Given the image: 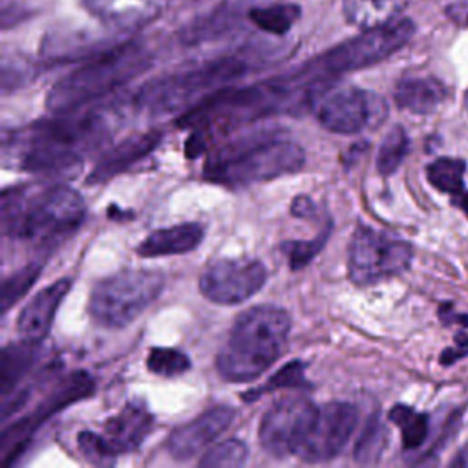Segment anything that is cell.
<instances>
[{"label": "cell", "mask_w": 468, "mask_h": 468, "mask_svg": "<svg viewBox=\"0 0 468 468\" xmlns=\"http://www.w3.org/2000/svg\"><path fill=\"white\" fill-rule=\"evenodd\" d=\"M110 135L112 121L103 112L39 121L26 132L21 169L45 178H72L83 169L85 155Z\"/></svg>", "instance_id": "6da1fadb"}, {"label": "cell", "mask_w": 468, "mask_h": 468, "mask_svg": "<svg viewBox=\"0 0 468 468\" xmlns=\"http://www.w3.org/2000/svg\"><path fill=\"white\" fill-rule=\"evenodd\" d=\"M86 218L83 196L55 185L35 194L6 189L3 194V231L8 238L35 249H52L79 231Z\"/></svg>", "instance_id": "7a4b0ae2"}, {"label": "cell", "mask_w": 468, "mask_h": 468, "mask_svg": "<svg viewBox=\"0 0 468 468\" xmlns=\"http://www.w3.org/2000/svg\"><path fill=\"white\" fill-rule=\"evenodd\" d=\"M304 148L278 132L242 137L211 155L204 180L227 189L265 184L304 169Z\"/></svg>", "instance_id": "3957f363"}, {"label": "cell", "mask_w": 468, "mask_h": 468, "mask_svg": "<svg viewBox=\"0 0 468 468\" xmlns=\"http://www.w3.org/2000/svg\"><path fill=\"white\" fill-rule=\"evenodd\" d=\"M291 317L276 305H254L234 321L216 370L227 383H249L264 375L284 353Z\"/></svg>", "instance_id": "277c9868"}, {"label": "cell", "mask_w": 468, "mask_h": 468, "mask_svg": "<svg viewBox=\"0 0 468 468\" xmlns=\"http://www.w3.org/2000/svg\"><path fill=\"white\" fill-rule=\"evenodd\" d=\"M152 65L154 52L144 41L121 43L59 79L48 92L46 106L57 115L72 114L139 77Z\"/></svg>", "instance_id": "5b68a950"}, {"label": "cell", "mask_w": 468, "mask_h": 468, "mask_svg": "<svg viewBox=\"0 0 468 468\" xmlns=\"http://www.w3.org/2000/svg\"><path fill=\"white\" fill-rule=\"evenodd\" d=\"M249 63L240 57H220L200 66L180 70L144 83L132 97L137 112L150 117L189 110L209 94L225 88L249 72Z\"/></svg>", "instance_id": "8992f818"}, {"label": "cell", "mask_w": 468, "mask_h": 468, "mask_svg": "<svg viewBox=\"0 0 468 468\" xmlns=\"http://www.w3.org/2000/svg\"><path fill=\"white\" fill-rule=\"evenodd\" d=\"M415 34V25L410 19H393L386 25L363 30L361 35L348 39L324 54L298 66V72L319 83L321 86H332L335 79L344 74L357 72L379 65L404 48Z\"/></svg>", "instance_id": "52a82bcc"}, {"label": "cell", "mask_w": 468, "mask_h": 468, "mask_svg": "<svg viewBox=\"0 0 468 468\" xmlns=\"http://www.w3.org/2000/svg\"><path fill=\"white\" fill-rule=\"evenodd\" d=\"M165 276L150 269H124L99 280L88 300L92 321L108 330H121L160 298Z\"/></svg>", "instance_id": "ba28073f"}, {"label": "cell", "mask_w": 468, "mask_h": 468, "mask_svg": "<svg viewBox=\"0 0 468 468\" xmlns=\"http://www.w3.org/2000/svg\"><path fill=\"white\" fill-rule=\"evenodd\" d=\"M413 249L408 242L359 224L348 251V274L357 285H373L408 271Z\"/></svg>", "instance_id": "9c48e42d"}, {"label": "cell", "mask_w": 468, "mask_h": 468, "mask_svg": "<svg viewBox=\"0 0 468 468\" xmlns=\"http://www.w3.org/2000/svg\"><path fill=\"white\" fill-rule=\"evenodd\" d=\"M319 123L335 134H359L370 124H379L386 114V103L373 92L357 86H330L314 103Z\"/></svg>", "instance_id": "30bf717a"}, {"label": "cell", "mask_w": 468, "mask_h": 468, "mask_svg": "<svg viewBox=\"0 0 468 468\" xmlns=\"http://www.w3.org/2000/svg\"><path fill=\"white\" fill-rule=\"evenodd\" d=\"M95 392V383L86 372H74L66 379L59 383V386L50 392L35 408L32 413L25 415L17 423L10 424L3 432V463L10 466L28 446L34 433L54 415L68 408L70 404H75L83 399L92 397Z\"/></svg>", "instance_id": "8fae6325"}, {"label": "cell", "mask_w": 468, "mask_h": 468, "mask_svg": "<svg viewBox=\"0 0 468 468\" xmlns=\"http://www.w3.org/2000/svg\"><path fill=\"white\" fill-rule=\"evenodd\" d=\"M359 412L352 403L332 401L317 408L293 455L305 463H324L337 457L357 426Z\"/></svg>", "instance_id": "7c38bea8"}, {"label": "cell", "mask_w": 468, "mask_h": 468, "mask_svg": "<svg viewBox=\"0 0 468 468\" xmlns=\"http://www.w3.org/2000/svg\"><path fill=\"white\" fill-rule=\"evenodd\" d=\"M269 278L265 264L251 258H220L200 276L202 294L220 305H236L254 296Z\"/></svg>", "instance_id": "4fadbf2b"}, {"label": "cell", "mask_w": 468, "mask_h": 468, "mask_svg": "<svg viewBox=\"0 0 468 468\" xmlns=\"http://www.w3.org/2000/svg\"><path fill=\"white\" fill-rule=\"evenodd\" d=\"M317 408L304 395L284 397L262 417L258 439L271 457L293 455Z\"/></svg>", "instance_id": "5bb4252c"}, {"label": "cell", "mask_w": 468, "mask_h": 468, "mask_svg": "<svg viewBox=\"0 0 468 468\" xmlns=\"http://www.w3.org/2000/svg\"><path fill=\"white\" fill-rule=\"evenodd\" d=\"M81 6L108 30L126 34L160 19L173 0H79Z\"/></svg>", "instance_id": "9a60e30c"}, {"label": "cell", "mask_w": 468, "mask_h": 468, "mask_svg": "<svg viewBox=\"0 0 468 468\" xmlns=\"http://www.w3.org/2000/svg\"><path fill=\"white\" fill-rule=\"evenodd\" d=\"M236 412L231 406H214L193 421L178 426L167 437V452L178 461H189L218 439L234 421Z\"/></svg>", "instance_id": "2e32d148"}, {"label": "cell", "mask_w": 468, "mask_h": 468, "mask_svg": "<svg viewBox=\"0 0 468 468\" xmlns=\"http://www.w3.org/2000/svg\"><path fill=\"white\" fill-rule=\"evenodd\" d=\"M164 141V132L162 130H152V132H143L130 135L123 141H119L115 146L108 148L101 160L94 165L92 173L86 178L88 185H101L110 182L112 178L126 173L132 169L135 164L144 160L146 155H150L158 144Z\"/></svg>", "instance_id": "e0dca14e"}, {"label": "cell", "mask_w": 468, "mask_h": 468, "mask_svg": "<svg viewBox=\"0 0 468 468\" xmlns=\"http://www.w3.org/2000/svg\"><path fill=\"white\" fill-rule=\"evenodd\" d=\"M72 278H61L48 287L41 289L19 314L17 319V328L23 339L34 341V343H43L54 324V319L57 315V309L66 298L70 287H72Z\"/></svg>", "instance_id": "ac0fdd59"}, {"label": "cell", "mask_w": 468, "mask_h": 468, "mask_svg": "<svg viewBox=\"0 0 468 468\" xmlns=\"http://www.w3.org/2000/svg\"><path fill=\"white\" fill-rule=\"evenodd\" d=\"M152 426L154 415L148 412V408L139 401H132L105 421L103 437L112 452L121 455L137 450L152 432Z\"/></svg>", "instance_id": "d6986e66"}, {"label": "cell", "mask_w": 468, "mask_h": 468, "mask_svg": "<svg viewBox=\"0 0 468 468\" xmlns=\"http://www.w3.org/2000/svg\"><path fill=\"white\" fill-rule=\"evenodd\" d=\"M205 231L202 224L187 222L167 229L154 231L137 245V254L141 258H160L174 256L194 251L204 242Z\"/></svg>", "instance_id": "ffe728a7"}, {"label": "cell", "mask_w": 468, "mask_h": 468, "mask_svg": "<svg viewBox=\"0 0 468 468\" xmlns=\"http://www.w3.org/2000/svg\"><path fill=\"white\" fill-rule=\"evenodd\" d=\"M446 97V88L433 77H406L395 86L393 99L401 110L426 115L432 114Z\"/></svg>", "instance_id": "44dd1931"}, {"label": "cell", "mask_w": 468, "mask_h": 468, "mask_svg": "<svg viewBox=\"0 0 468 468\" xmlns=\"http://www.w3.org/2000/svg\"><path fill=\"white\" fill-rule=\"evenodd\" d=\"M41 344L43 343L23 339L3 350V357H0V395H3V401L10 399L17 392L19 383L35 364Z\"/></svg>", "instance_id": "7402d4cb"}, {"label": "cell", "mask_w": 468, "mask_h": 468, "mask_svg": "<svg viewBox=\"0 0 468 468\" xmlns=\"http://www.w3.org/2000/svg\"><path fill=\"white\" fill-rule=\"evenodd\" d=\"M408 5L410 0H343V15L348 25L368 30L397 19Z\"/></svg>", "instance_id": "603a6c76"}, {"label": "cell", "mask_w": 468, "mask_h": 468, "mask_svg": "<svg viewBox=\"0 0 468 468\" xmlns=\"http://www.w3.org/2000/svg\"><path fill=\"white\" fill-rule=\"evenodd\" d=\"M300 15V6L293 3H264L247 12V19L254 28L274 37L287 35L298 23Z\"/></svg>", "instance_id": "cb8c5ba5"}, {"label": "cell", "mask_w": 468, "mask_h": 468, "mask_svg": "<svg viewBox=\"0 0 468 468\" xmlns=\"http://www.w3.org/2000/svg\"><path fill=\"white\" fill-rule=\"evenodd\" d=\"M386 443H388L386 426H384L379 412H373L368 417V421L361 432V437L353 448L355 461L361 464L377 463L386 448Z\"/></svg>", "instance_id": "d4e9b609"}, {"label": "cell", "mask_w": 468, "mask_h": 468, "mask_svg": "<svg viewBox=\"0 0 468 468\" xmlns=\"http://www.w3.org/2000/svg\"><path fill=\"white\" fill-rule=\"evenodd\" d=\"M390 421L395 423L403 435L404 450H417L428 437V415L421 413L410 406L395 404L390 410Z\"/></svg>", "instance_id": "484cf974"}, {"label": "cell", "mask_w": 468, "mask_h": 468, "mask_svg": "<svg viewBox=\"0 0 468 468\" xmlns=\"http://www.w3.org/2000/svg\"><path fill=\"white\" fill-rule=\"evenodd\" d=\"M466 164L455 158H439L426 167L428 182L441 193L457 196L464 191V176Z\"/></svg>", "instance_id": "4316f807"}, {"label": "cell", "mask_w": 468, "mask_h": 468, "mask_svg": "<svg viewBox=\"0 0 468 468\" xmlns=\"http://www.w3.org/2000/svg\"><path fill=\"white\" fill-rule=\"evenodd\" d=\"M408 146L410 139L406 135V130L399 124L390 128L381 143L377 155V171L381 176H392L401 167L408 154Z\"/></svg>", "instance_id": "83f0119b"}, {"label": "cell", "mask_w": 468, "mask_h": 468, "mask_svg": "<svg viewBox=\"0 0 468 468\" xmlns=\"http://www.w3.org/2000/svg\"><path fill=\"white\" fill-rule=\"evenodd\" d=\"M43 271V264H28L21 269H17L14 274L5 278L3 289H0V307L5 314L34 287V284L39 280V274Z\"/></svg>", "instance_id": "f1b7e54d"}, {"label": "cell", "mask_w": 468, "mask_h": 468, "mask_svg": "<svg viewBox=\"0 0 468 468\" xmlns=\"http://www.w3.org/2000/svg\"><path fill=\"white\" fill-rule=\"evenodd\" d=\"M193 363L187 353L176 348H152L146 357L148 372L160 377H180L191 370Z\"/></svg>", "instance_id": "f546056e"}, {"label": "cell", "mask_w": 468, "mask_h": 468, "mask_svg": "<svg viewBox=\"0 0 468 468\" xmlns=\"http://www.w3.org/2000/svg\"><path fill=\"white\" fill-rule=\"evenodd\" d=\"M305 386H307L305 364L302 361H293V363H287L278 373H274L264 386L244 393L242 399L245 403H251V401H256L258 397H262L264 393H269V392L285 390V388L298 390V388H305Z\"/></svg>", "instance_id": "4dcf8cb0"}, {"label": "cell", "mask_w": 468, "mask_h": 468, "mask_svg": "<svg viewBox=\"0 0 468 468\" xmlns=\"http://www.w3.org/2000/svg\"><path fill=\"white\" fill-rule=\"evenodd\" d=\"M249 459V448L240 439H227L216 446H213L209 452H205L200 459V466L205 468H220V466H244Z\"/></svg>", "instance_id": "1f68e13d"}, {"label": "cell", "mask_w": 468, "mask_h": 468, "mask_svg": "<svg viewBox=\"0 0 468 468\" xmlns=\"http://www.w3.org/2000/svg\"><path fill=\"white\" fill-rule=\"evenodd\" d=\"M330 231H332V224L328 225L326 231H321L314 240H291L282 244V251L287 254L289 265L293 271H298L309 265V262L324 249L330 238Z\"/></svg>", "instance_id": "d6a6232c"}, {"label": "cell", "mask_w": 468, "mask_h": 468, "mask_svg": "<svg viewBox=\"0 0 468 468\" xmlns=\"http://www.w3.org/2000/svg\"><path fill=\"white\" fill-rule=\"evenodd\" d=\"M77 446L83 452V455L94 464H108L117 457L108 446L103 433L85 430L77 435Z\"/></svg>", "instance_id": "836d02e7"}, {"label": "cell", "mask_w": 468, "mask_h": 468, "mask_svg": "<svg viewBox=\"0 0 468 468\" xmlns=\"http://www.w3.org/2000/svg\"><path fill=\"white\" fill-rule=\"evenodd\" d=\"M468 353V337L466 335H459L457 337V346L444 350V353L441 355V364L450 366L452 363L459 361L461 357H464Z\"/></svg>", "instance_id": "e575fe53"}, {"label": "cell", "mask_w": 468, "mask_h": 468, "mask_svg": "<svg viewBox=\"0 0 468 468\" xmlns=\"http://www.w3.org/2000/svg\"><path fill=\"white\" fill-rule=\"evenodd\" d=\"M314 211H315V204L311 202L307 196H298L291 204V213L298 218H305L309 214H314Z\"/></svg>", "instance_id": "d590c367"}, {"label": "cell", "mask_w": 468, "mask_h": 468, "mask_svg": "<svg viewBox=\"0 0 468 468\" xmlns=\"http://www.w3.org/2000/svg\"><path fill=\"white\" fill-rule=\"evenodd\" d=\"M452 202H453V205H457V207L468 216V191H466V189H464L461 194L453 196Z\"/></svg>", "instance_id": "8d00e7d4"}, {"label": "cell", "mask_w": 468, "mask_h": 468, "mask_svg": "<svg viewBox=\"0 0 468 468\" xmlns=\"http://www.w3.org/2000/svg\"><path fill=\"white\" fill-rule=\"evenodd\" d=\"M466 105H468V94H466Z\"/></svg>", "instance_id": "74e56055"}]
</instances>
